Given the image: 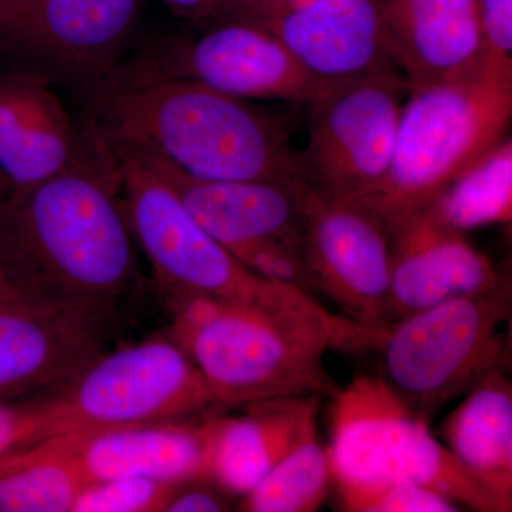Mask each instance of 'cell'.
<instances>
[{
  "label": "cell",
  "mask_w": 512,
  "mask_h": 512,
  "mask_svg": "<svg viewBox=\"0 0 512 512\" xmlns=\"http://www.w3.org/2000/svg\"><path fill=\"white\" fill-rule=\"evenodd\" d=\"M86 133L76 163L15 192L0 212V258L22 301L114 326L143 276L116 160L92 131Z\"/></svg>",
  "instance_id": "1"
},
{
  "label": "cell",
  "mask_w": 512,
  "mask_h": 512,
  "mask_svg": "<svg viewBox=\"0 0 512 512\" xmlns=\"http://www.w3.org/2000/svg\"><path fill=\"white\" fill-rule=\"evenodd\" d=\"M89 92L87 130L109 146L140 148L202 180H306L289 127L248 101L134 70H116Z\"/></svg>",
  "instance_id": "2"
},
{
  "label": "cell",
  "mask_w": 512,
  "mask_h": 512,
  "mask_svg": "<svg viewBox=\"0 0 512 512\" xmlns=\"http://www.w3.org/2000/svg\"><path fill=\"white\" fill-rule=\"evenodd\" d=\"M168 298V336L200 370L218 410L281 397L333 396L339 386L326 369V352L377 348L386 329L345 316L271 311L205 295Z\"/></svg>",
  "instance_id": "3"
},
{
  "label": "cell",
  "mask_w": 512,
  "mask_h": 512,
  "mask_svg": "<svg viewBox=\"0 0 512 512\" xmlns=\"http://www.w3.org/2000/svg\"><path fill=\"white\" fill-rule=\"evenodd\" d=\"M389 171L377 190L356 201L384 227L420 210L508 136L512 62L484 57L476 72L409 87Z\"/></svg>",
  "instance_id": "4"
},
{
  "label": "cell",
  "mask_w": 512,
  "mask_h": 512,
  "mask_svg": "<svg viewBox=\"0 0 512 512\" xmlns=\"http://www.w3.org/2000/svg\"><path fill=\"white\" fill-rule=\"evenodd\" d=\"M121 201L137 247L168 295L188 293L271 311L338 318L312 293L249 271L185 210L174 191L133 150L109 146Z\"/></svg>",
  "instance_id": "5"
},
{
  "label": "cell",
  "mask_w": 512,
  "mask_h": 512,
  "mask_svg": "<svg viewBox=\"0 0 512 512\" xmlns=\"http://www.w3.org/2000/svg\"><path fill=\"white\" fill-rule=\"evenodd\" d=\"M329 399L332 485L406 481L443 495L461 510H512L451 456L431 433L429 420L383 377H355Z\"/></svg>",
  "instance_id": "6"
},
{
  "label": "cell",
  "mask_w": 512,
  "mask_h": 512,
  "mask_svg": "<svg viewBox=\"0 0 512 512\" xmlns=\"http://www.w3.org/2000/svg\"><path fill=\"white\" fill-rule=\"evenodd\" d=\"M510 271L491 288L447 299L390 323L380 350L382 375L430 419L493 370L510 362Z\"/></svg>",
  "instance_id": "7"
},
{
  "label": "cell",
  "mask_w": 512,
  "mask_h": 512,
  "mask_svg": "<svg viewBox=\"0 0 512 512\" xmlns=\"http://www.w3.org/2000/svg\"><path fill=\"white\" fill-rule=\"evenodd\" d=\"M45 400L50 439L74 431L187 420L215 409L200 370L170 336L106 350Z\"/></svg>",
  "instance_id": "8"
},
{
  "label": "cell",
  "mask_w": 512,
  "mask_h": 512,
  "mask_svg": "<svg viewBox=\"0 0 512 512\" xmlns=\"http://www.w3.org/2000/svg\"><path fill=\"white\" fill-rule=\"evenodd\" d=\"M407 92L402 73L322 90L308 104V144L299 153L306 180L342 200L373 194L392 164Z\"/></svg>",
  "instance_id": "9"
},
{
  "label": "cell",
  "mask_w": 512,
  "mask_h": 512,
  "mask_svg": "<svg viewBox=\"0 0 512 512\" xmlns=\"http://www.w3.org/2000/svg\"><path fill=\"white\" fill-rule=\"evenodd\" d=\"M218 18L271 33L322 90L402 73L383 0H225Z\"/></svg>",
  "instance_id": "10"
},
{
  "label": "cell",
  "mask_w": 512,
  "mask_h": 512,
  "mask_svg": "<svg viewBox=\"0 0 512 512\" xmlns=\"http://www.w3.org/2000/svg\"><path fill=\"white\" fill-rule=\"evenodd\" d=\"M302 251L312 292L323 293L352 322L389 326V232L375 212L309 183Z\"/></svg>",
  "instance_id": "11"
},
{
  "label": "cell",
  "mask_w": 512,
  "mask_h": 512,
  "mask_svg": "<svg viewBox=\"0 0 512 512\" xmlns=\"http://www.w3.org/2000/svg\"><path fill=\"white\" fill-rule=\"evenodd\" d=\"M201 36L153 50L134 72L190 80L239 100H279L308 106L322 89L266 30L218 18Z\"/></svg>",
  "instance_id": "12"
},
{
  "label": "cell",
  "mask_w": 512,
  "mask_h": 512,
  "mask_svg": "<svg viewBox=\"0 0 512 512\" xmlns=\"http://www.w3.org/2000/svg\"><path fill=\"white\" fill-rule=\"evenodd\" d=\"M141 0H15L0 10V35L55 73L92 87L117 70Z\"/></svg>",
  "instance_id": "13"
},
{
  "label": "cell",
  "mask_w": 512,
  "mask_h": 512,
  "mask_svg": "<svg viewBox=\"0 0 512 512\" xmlns=\"http://www.w3.org/2000/svg\"><path fill=\"white\" fill-rule=\"evenodd\" d=\"M124 147L133 150L174 191L192 218L235 258L264 244L302 248L303 192L308 180H202L156 154Z\"/></svg>",
  "instance_id": "14"
},
{
  "label": "cell",
  "mask_w": 512,
  "mask_h": 512,
  "mask_svg": "<svg viewBox=\"0 0 512 512\" xmlns=\"http://www.w3.org/2000/svg\"><path fill=\"white\" fill-rule=\"evenodd\" d=\"M114 326L26 301L0 306V402L59 389L103 355Z\"/></svg>",
  "instance_id": "15"
},
{
  "label": "cell",
  "mask_w": 512,
  "mask_h": 512,
  "mask_svg": "<svg viewBox=\"0 0 512 512\" xmlns=\"http://www.w3.org/2000/svg\"><path fill=\"white\" fill-rule=\"evenodd\" d=\"M389 325L437 303L491 288L510 269L478 251L426 207L387 225Z\"/></svg>",
  "instance_id": "16"
},
{
  "label": "cell",
  "mask_w": 512,
  "mask_h": 512,
  "mask_svg": "<svg viewBox=\"0 0 512 512\" xmlns=\"http://www.w3.org/2000/svg\"><path fill=\"white\" fill-rule=\"evenodd\" d=\"M211 417L74 431L47 441L86 485L123 477L181 483L208 477Z\"/></svg>",
  "instance_id": "17"
},
{
  "label": "cell",
  "mask_w": 512,
  "mask_h": 512,
  "mask_svg": "<svg viewBox=\"0 0 512 512\" xmlns=\"http://www.w3.org/2000/svg\"><path fill=\"white\" fill-rule=\"evenodd\" d=\"M87 133L42 74L0 76V173L15 192L29 190L76 163Z\"/></svg>",
  "instance_id": "18"
},
{
  "label": "cell",
  "mask_w": 512,
  "mask_h": 512,
  "mask_svg": "<svg viewBox=\"0 0 512 512\" xmlns=\"http://www.w3.org/2000/svg\"><path fill=\"white\" fill-rule=\"evenodd\" d=\"M409 87L460 79L484 63L478 0H383Z\"/></svg>",
  "instance_id": "19"
},
{
  "label": "cell",
  "mask_w": 512,
  "mask_h": 512,
  "mask_svg": "<svg viewBox=\"0 0 512 512\" xmlns=\"http://www.w3.org/2000/svg\"><path fill=\"white\" fill-rule=\"evenodd\" d=\"M320 396L281 397L212 414L208 477L237 500L247 495L299 441L318 431Z\"/></svg>",
  "instance_id": "20"
},
{
  "label": "cell",
  "mask_w": 512,
  "mask_h": 512,
  "mask_svg": "<svg viewBox=\"0 0 512 512\" xmlns=\"http://www.w3.org/2000/svg\"><path fill=\"white\" fill-rule=\"evenodd\" d=\"M444 447L512 507V386L505 370L485 375L440 426Z\"/></svg>",
  "instance_id": "21"
},
{
  "label": "cell",
  "mask_w": 512,
  "mask_h": 512,
  "mask_svg": "<svg viewBox=\"0 0 512 512\" xmlns=\"http://www.w3.org/2000/svg\"><path fill=\"white\" fill-rule=\"evenodd\" d=\"M426 208L441 224L461 234L488 225H511V137L448 184Z\"/></svg>",
  "instance_id": "22"
},
{
  "label": "cell",
  "mask_w": 512,
  "mask_h": 512,
  "mask_svg": "<svg viewBox=\"0 0 512 512\" xmlns=\"http://www.w3.org/2000/svg\"><path fill=\"white\" fill-rule=\"evenodd\" d=\"M84 485L47 440L0 456V512H72Z\"/></svg>",
  "instance_id": "23"
},
{
  "label": "cell",
  "mask_w": 512,
  "mask_h": 512,
  "mask_svg": "<svg viewBox=\"0 0 512 512\" xmlns=\"http://www.w3.org/2000/svg\"><path fill=\"white\" fill-rule=\"evenodd\" d=\"M332 488L328 448L319 433L309 434L251 491L239 498L247 512H313L325 503Z\"/></svg>",
  "instance_id": "24"
},
{
  "label": "cell",
  "mask_w": 512,
  "mask_h": 512,
  "mask_svg": "<svg viewBox=\"0 0 512 512\" xmlns=\"http://www.w3.org/2000/svg\"><path fill=\"white\" fill-rule=\"evenodd\" d=\"M340 510L348 512H457L461 508L443 495L406 483L379 480L332 485Z\"/></svg>",
  "instance_id": "25"
},
{
  "label": "cell",
  "mask_w": 512,
  "mask_h": 512,
  "mask_svg": "<svg viewBox=\"0 0 512 512\" xmlns=\"http://www.w3.org/2000/svg\"><path fill=\"white\" fill-rule=\"evenodd\" d=\"M178 484L148 477L87 484L77 495L72 512H164Z\"/></svg>",
  "instance_id": "26"
},
{
  "label": "cell",
  "mask_w": 512,
  "mask_h": 512,
  "mask_svg": "<svg viewBox=\"0 0 512 512\" xmlns=\"http://www.w3.org/2000/svg\"><path fill=\"white\" fill-rule=\"evenodd\" d=\"M50 439L45 396L0 402V456Z\"/></svg>",
  "instance_id": "27"
},
{
  "label": "cell",
  "mask_w": 512,
  "mask_h": 512,
  "mask_svg": "<svg viewBox=\"0 0 512 512\" xmlns=\"http://www.w3.org/2000/svg\"><path fill=\"white\" fill-rule=\"evenodd\" d=\"M237 498L211 477L191 478L177 485L164 512H224L235 508Z\"/></svg>",
  "instance_id": "28"
},
{
  "label": "cell",
  "mask_w": 512,
  "mask_h": 512,
  "mask_svg": "<svg viewBox=\"0 0 512 512\" xmlns=\"http://www.w3.org/2000/svg\"><path fill=\"white\" fill-rule=\"evenodd\" d=\"M485 57L512 62V0H478Z\"/></svg>",
  "instance_id": "29"
},
{
  "label": "cell",
  "mask_w": 512,
  "mask_h": 512,
  "mask_svg": "<svg viewBox=\"0 0 512 512\" xmlns=\"http://www.w3.org/2000/svg\"><path fill=\"white\" fill-rule=\"evenodd\" d=\"M175 16L191 22H212L220 16L225 0H160Z\"/></svg>",
  "instance_id": "30"
},
{
  "label": "cell",
  "mask_w": 512,
  "mask_h": 512,
  "mask_svg": "<svg viewBox=\"0 0 512 512\" xmlns=\"http://www.w3.org/2000/svg\"><path fill=\"white\" fill-rule=\"evenodd\" d=\"M19 301H22V299L19 298L18 293L13 289L12 284H10L5 268H3L2 258H0V306Z\"/></svg>",
  "instance_id": "31"
},
{
  "label": "cell",
  "mask_w": 512,
  "mask_h": 512,
  "mask_svg": "<svg viewBox=\"0 0 512 512\" xmlns=\"http://www.w3.org/2000/svg\"><path fill=\"white\" fill-rule=\"evenodd\" d=\"M13 194H15V190H13L12 185H10L9 181L6 180L5 175L0 173V212H2L3 208L8 205Z\"/></svg>",
  "instance_id": "32"
},
{
  "label": "cell",
  "mask_w": 512,
  "mask_h": 512,
  "mask_svg": "<svg viewBox=\"0 0 512 512\" xmlns=\"http://www.w3.org/2000/svg\"><path fill=\"white\" fill-rule=\"evenodd\" d=\"M15 2V0H0V10L8 6L9 3Z\"/></svg>",
  "instance_id": "33"
}]
</instances>
